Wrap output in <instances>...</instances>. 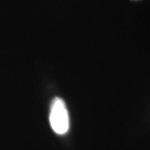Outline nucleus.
Masks as SVG:
<instances>
[{
  "instance_id": "2",
  "label": "nucleus",
  "mask_w": 150,
  "mask_h": 150,
  "mask_svg": "<svg viewBox=\"0 0 150 150\" xmlns=\"http://www.w3.org/2000/svg\"><path fill=\"white\" fill-rule=\"evenodd\" d=\"M133 1H137V0H133Z\"/></svg>"
},
{
  "instance_id": "1",
  "label": "nucleus",
  "mask_w": 150,
  "mask_h": 150,
  "mask_svg": "<svg viewBox=\"0 0 150 150\" xmlns=\"http://www.w3.org/2000/svg\"><path fill=\"white\" fill-rule=\"evenodd\" d=\"M49 122L56 134H64L69 129V117L63 99L55 98L51 105Z\"/></svg>"
}]
</instances>
